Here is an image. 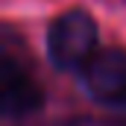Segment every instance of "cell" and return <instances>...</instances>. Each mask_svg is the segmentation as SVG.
<instances>
[{"label":"cell","mask_w":126,"mask_h":126,"mask_svg":"<svg viewBox=\"0 0 126 126\" xmlns=\"http://www.w3.org/2000/svg\"><path fill=\"white\" fill-rule=\"evenodd\" d=\"M41 103H44V94L35 85V79L24 67H18L12 59H3V70H0V106H3V114L6 117H27V114L41 109Z\"/></svg>","instance_id":"obj_3"},{"label":"cell","mask_w":126,"mask_h":126,"mask_svg":"<svg viewBox=\"0 0 126 126\" xmlns=\"http://www.w3.org/2000/svg\"><path fill=\"white\" fill-rule=\"evenodd\" d=\"M109 109L114 111V120L126 126V100H120V103H114V106H109Z\"/></svg>","instance_id":"obj_4"},{"label":"cell","mask_w":126,"mask_h":126,"mask_svg":"<svg viewBox=\"0 0 126 126\" xmlns=\"http://www.w3.org/2000/svg\"><path fill=\"white\" fill-rule=\"evenodd\" d=\"M97 53V21L85 9L62 12L47 30V56L59 70H82Z\"/></svg>","instance_id":"obj_1"},{"label":"cell","mask_w":126,"mask_h":126,"mask_svg":"<svg viewBox=\"0 0 126 126\" xmlns=\"http://www.w3.org/2000/svg\"><path fill=\"white\" fill-rule=\"evenodd\" d=\"M85 91L106 103L114 106L126 100V50L120 47H103L88 59V64L79 70Z\"/></svg>","instance_id":"obj_2"}]
</instances>
